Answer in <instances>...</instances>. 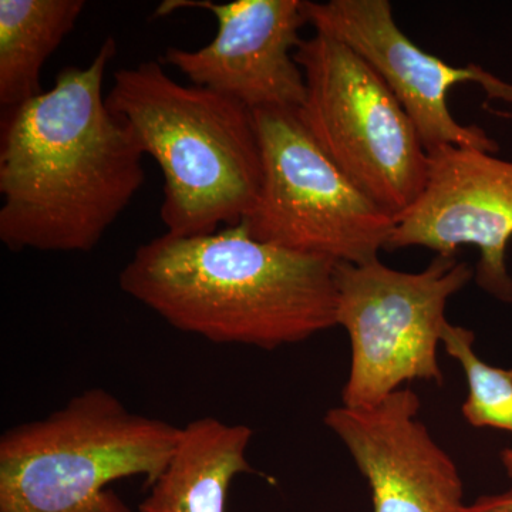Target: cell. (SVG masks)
<instances>
[{
  "label": "cell",
  "mask_w": 512,
  "mask_h": 512,
  "mask_svg": "<svg viewBox=\"0 0 512 512\" xmlns=\"http://www.w3.org/2000/svg\"><path fill=\"white\" fill-rule=\"evenodd\" d=\"M184 8L214 13L217 36L197 50L168 47L161 63L180 70L194 86L231 97L252 111L302 106L305 76L293 55L302 42L299 30L308 23L305 0H167L154 16Z\"/></svg>",
  "instance_id": "cell-9"
},
{
  "label": "cell",
  "mask_w": 512,
  "mask_h": 512,
  "mask_svg": "<svg viewBox=\"0 0 512 512\" xmlns=\"http://www.w3.org/2000/svg\"><path fill=\"white\" fill-rule=\"evenodd\" d=\"M512 238V161L478 148L441 147L429 153L420 197L396 217L389 248L424 247L454 256L463 245L480 249L477 284L512 303L508 242Z\"/></svg>",
  "instance_id": "cell-10"
},
{
  "label": "cell",
  "mask_w": 512,
  "mask_h": 512,
  "mask_svg": "<svg viewBox=\"0 0 512 512\" xmlns=\"http://www.w3.org/2000/svg\"><path fill=\"white\" fill-rule=\"evenodd\" d=\"M473 275L470 266L444 255L414 274L379 259L336 264V325L348 332L352 348L343 406L375 407L414 380L443 384L437 352L447 302Z\"/></svg>",
  "instance_id": "cell-6"
},
{
  "label": "cell",
  "mask_w": 512,
  "mask_h": 512,
  "mask_svg": "<svg viewBox=\"0 0 512 512\" xmlns=\"http://www.w3.org/2000/svg\"><path fill=\"white\" fill-rule=\"evenodd\" d=\"M261 192L245 218L265 244L343 264H369L389 248L396 220L320 150L293 109L254 110Z\"/></svg>",
  "instance_id": "cell-7"
},
{
  "label": "cell",
  "mask_w": 512,
  "mask_h": 512,
  "mask_svg": "<svg viewBox=\"0 0 512 512\" xmlns=\"http://www.w3.org/2000/svg\"><path fill=\"white\" fill-rule=\"evenodd\" d=\"M107 37L86 69L6 111L0 144V239L10 251L89 252L146 181L144 153L109 110Z\"/></svg>",
  "instance_id": "cell-1"
},
{
  "label": "cell",
  "mask_w": 512,
  "mask_h": 512,
  "mask_svg": "<svg viewBox=\"0 0 512 512\" xmlns=\"http://www.w3.org/2000/svg\"><path fill=\"white\" fill-rule=\"evenodd\" d=\"M84 0H0V104L9 111L42 94V69L76 26Z\"/></svg>",
  "instance_id": "cell-13"
},
{
  "label": "cell",
  "mask_w": 512,
  "mask_h": 512,
  "mask_svg": "<svg viewBox=\"0 0 512 512\" xmlns=\"http://www.w3.org/2000/svg\"><path fill=\"white\" fill-rule=\"evenodd\" d=\"M181 427L128 410L90 389L45 419L0 439V512H133L114 481L151 485L170 463Z\"/></svg>",
  "instance_id": "cell-4"
},
{
  "label": "cell",
  "mask_w": 512,
  "mask_h": 512,
  "mask_svg": "<svg viewBox=\"0 0 512 512\" xmlns=\"http://www.w3.org/2000/svg\"><path fill=\"white\" fill-rule=\"evenodd\" d=\"M336 262L265 244L244 222L141 245L120 288L173 328L214 343L274 350L336 325Z\"/></svg>",
  "instance_id": "cell-2"
},
{
  "label": "cell",
  "mask_w": 512,
  "mask_h": 512,
  "mask_svg": "<svg viewBox=\"0 0 512 512\" xmlns=\"http://www.w3.org/2000/svg\"><path fill=\"white\" fill-rule=\"evenodd\" d=\"M252 430L201 417L181 427L173 457L148 485L140 512H225L228 490L239 474L251 473L247 451Z\"/></svg>",
  "instance_id": "cell-12"
},
{
  "label": "cell",
  "mask_w": 512,
  "mask_h": 512,
  "mask_svg": "<svg viewBox=\"0 0 512 512\" xmlns=\"http://www.w3.org/2000/svg\"><path fill=\"white\" fill-rule=\"evenodd\" d=\"M107 107L164 178L165 234L200 237L241 224L254 210L264 167L254 111L144 62L114 73Z\"/></svg>",
  "instance_id": "cell-3"
},
{
  "label": "cell",
  "mask_w": 512,
  "mask_h": 512,
  "mask_svg": "<svg viewBox=\"0 0 512 512\" xmlns=\"http://www.w3.org/2000/svg\"><path fill=\"white\" fill-rule=\"evenodd\" d=\"M420 399L400 389L369 409H330L325 424L348 448L372 494V512H464L453 458L419 419Z\"/></svg>",
  "instance_id": "cell-11"
},
{
  "label": "cell",
  "mask_w": 512,
  "mask_h": 512,
  "mask_svg": "<svg viewBox=\"0 0 512 512\" xmlns=\"http://www.w3.org/2000/svg\"><path fill=\"white\" fill-rule=\"evenodd\" d=\"M501 461H503V466L505 471H507L508 477L512 478V448H507L501 453Z\"/></svg>",
  "instance_id": "cell-16"
},
{
  "label": "cell",
  "mask_w": 512,
  "mask_h": 512,
  "mask_svg": "<svg viewBox=\"0 0 512 512\" xmlns=\"http://www.w3.org/2000/svg\"><path fill=\"white\" fill-rule=\"evenodd\" d=\"M305 16L316 33L345 43L387 84L410 117L427 153L441 147H468L497 154V141L478 126H463L448 109L447 97L457 84H480L493 99L512 103V84L477 64L454 67L424 52L404 35L387 0L306 2Z\"/></svg>",
  "instance_id": "cell-8"
},
{
  "label": "cell",
  "mask_w": 512,
  "mask_h": 512,
  "mask_svg": "<svg viewBox=\"0 0 512 512\" xmlns=\"http://www.w3.org/2000/svg\"><path fill=\"white\" fill-rule=\"evenodd\" d=\"M293 57L306 84L299 120L330 161L396 220L420 197L429 174V153L402 104L335 37L316 33Z\"/></svg>",
  "instance_id": "cell-5"
},
{
  "label": "cell",
  "mask_w": 512,
  "mask_h": 512,
  "mask_svg": "<svg viewBox=\"0 0 512 512\" xmlns=\"http://www.w3.org/2000/svg\"><path fill=\"white\" fill-rule=\"evenodd\" d=\"M476 335L463 326H444L441 345L454 357L468 382V397L463 404L464 419L473 427L512 433V369L488 365L474 350Z\"/></svg>",
  "instance_id": "cell-14"
},
{
  "label": "cell",
  "mask_w": 512,
  "mask_h": 512,
  "mask_svg": "<svg viewBox=\"0 0 512 512\" xmlns=\"http://www.w3.org/2000/svg\"><path fill=\"white\" fill-rule=\"evenodd\" d=\"M464 512H512V490L507 493L484 495L467 505Z\"/></svg>",
  "instance_id": "cell-15"
}]
</instances>
